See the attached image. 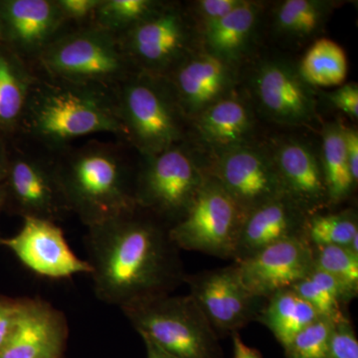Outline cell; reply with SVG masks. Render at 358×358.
Segmentation results:
<instances>
[{"instance_id":"obj_17","label":"cell","mask_w":358,"mask_h":358,"mask_svg":"<svg viewBox=\"0 0 358 358\" xmlns=\"http://www.w3.org/2000/svg\"><path fill=\"white\" fill-rule=\"evenodd\" d=\"M67 319L48 301L20 299L13 327L0 358H64Z\"/></svg>"},{"instance_id":"obj_20","label":"cell","mask_w":358,"mask_h":358,"mask_svg":"<svg viewBox=\"0 0 358 358\" xmlns=\"http://www.w3.org/2000/svg\"><path fill=\"white\" fill-rule=\"evenodd\" d=\"M308 218L307 214L285 195L250 211L240 231L234 262L278 242L306 237Z\"/></svg>"},{"instance_id":"obj_40","label":"cell","mask_w":358,"mask_h":358,"mask_svg":"<svg viewBox=\"0 0 358 358\" xmlns=\"http://www.w3.org/2000/svg\"><path fill=\"white\" fill-rule=\"evenodd\" d=\"M9 159L7 157L6 145L0 138V185L4 182L6 178L7 171H8Z\"/></svg>"},{"instance_id":"obj_5","label":"cell","mask_w":358,"mask_h":358,"mask_svg":"<svg viewBox=\"0 0 358 358\" xmlns=\"http://www.w3.org/2000/svg\"><path fill=\"white\" fill-rule=\"evenodd\" d=\"M121 310L141 338L171 357L223 358L217 333L189 294H164Z\"/></svg>"},{"instance_id":"obj_3","label":"cell","mask_w":358,"mask_h":358,"mask_svg":"<svg viewBox=\"0 0 358 358\" xmlns=\"http://www.w3.org/2000/svg\"><path fill=\"white\" fill-rule=\"evenodd\" d=\"M54 167L70 212L87 227L136 207L134 178L114 148L88 145Z\"/></svg>"},{"instance_id":"obj_30","label":"cell","mask_w":358,"mask_h":358,"mask_svg":"<svg viewBox=\"0 0 358 358\" xmlns=\"http://www.w3.org/2000/svg\"><path fill=\"white\" fill-rule=\"evenodd\" d=\"M159 3L154 0H102L93 16L94 25L119 36Z\"/></svg>"},{"instance_id":"obj_16","label":"cell","mask_w":358,"mask_h":358,"mask_svg":"<svg viewBox=\"0 0 358 358\" xmlns=\"http://www.w3.org/2000/svg\"><path fill=\"white\" fill-rule=\"evenodd\" d=\"M7 203L22 217L60 220L70 212L54 164L34 157L9 160L4 180Z\"/></svg>"},{"instance_id":"obj_7","label":"cell","mask_w":358,"mask_h":358,"mask_svg":"<svg viewBox=\"0 0 358 358\" xmlns=\"http://www.w3.org/2000/svg\"><path fill=\"white\" fill-rule=\"evenodd\" d=\"M117 39L136 72L159 77H166L199 44V31L189 13L162 2Z\"/></svg>"},{"instance_id":"obj_32","label":"cell","mask_w":358,"mask_h":358,"mask_svg":"<svg viewBox=\"0 0 358 358\" xmlns=\"http://www.w3.org/2000/svg\"><path fill=\"white\" fill-rule=\"evenodd\" d=\"M333 324L320 317L305 327L285 346L287 358H329Z\"/></svg>"},{"instance_id":"obj_11","label":"cell","mask_w":358,"mask_h":358,"mask_svg":"<svg viewBox=\"0 0 358 358\" xmlns=\"http://www.w3.org/2000/svg\"><path fill=\"white\" fill-rule=\"evenodd\" d=\"M189 296L197 303L215 331L237 333L257 322L266 300L245 289L235 264L199 274L186 275Z\"/></svg>"},{"instance_id":"obj_25","label":"cell","mask_w":358,"mask_h":358,"mask_svg":"<svg viewBox=\"0 0 358 358\" xmlns=\"http://www.w3.org/2000/svg\"><path fill=\"white\" fill-rule=\"evenodd\" d=\"M334 2L327 0H285L273 11V30L289 41H307L324 29Z\"/></svg>"},{"instance_id":"obj_19","label":"cell","mask_w":358,"mask_h":358,"mask_svg":"<svg viewBox=\"0 0 358 358\" xmlns=\"http://www.w3.org/2000/svg\"><path fill=\"white\" fill-rule=\"evenodd\" d=\"M65 22L56 1H0V44L24 59L39 57Z\"/></svg>"},{"instance_id":"obj_42","label":"cell","mask_w":358,"mask_h":358,"mask_svg":"<svg viewBox=\"0 0 358 358\" xmlns=\"http://www.w3.org/2000/svg\"><path fill=\"white\" fill-rule=\"evenodd\" d=\"M6 187H4V183L0 185V213H1L2 209L6 206Z\"/></svg>"},{"instance_id":"obj_39","label":"cell","mask_w":358,"mask_h":358,"mask_svg":"<svg viewBox=\"0 0 358 358\" xmlns=\"http://www.w3.org/2000/svg\"><path fill=\"white\" fill-rule=\"evenodd\" d=\"M233 334V345H234V357L233 358H262L260 352L255 348H250L242 341L238 333Z\"/></svg>"},{"instance_id":"obj_12","label":"cell","mask_w":358,"mask_h":358,"mask_svg":"<svg viewBox=\"0 0 358 358\" xmlns=\"http://www.w3.org/2000/svg\"><path fill=\"white\" fill-rule=\"evenodd\" d=\"M207 173L246 214L284 195L272 155L252 143L216 155Z\"/></svg>"},{"instance_id":"obj_9","label":"cell","mask_w":358,"mask_h":358,"mask_svg":"<svg viewBox=\"0 0 358 358\" xmlns=\"http://www.w3.org/2000/svg\"><path fill=\"white\" fill-rule=\"evenodd\" d=\"M247 214L208 173L180 220L169 228L179 250L234 260Z\"/></svg>"},{"instance_id":"obj_34","label":"cell","mask_w":358,"mask_h":358,"mask_svg":"<svg viewBox=\"0 0 358 358\" xmlns=\"http://www.w3.org/2000/svg\"><path fill=\"white\" fill-rule=\"evenodd\" d=\"M329 358H358V341L350 317L334 322Z\"/></svg>"},{"instance_id":"obj_35","label":"cell","mask_w":358,"mask_h":358,"mask_svg":"<svg viewBox=\"0 0 358 358\" xmlns=\"http://www.w3.org/2000/svg\"><path fill=\"white\" fill-rule=\"evenodd\" d=\"M327 100L336 109L341 110L352 120L358 117V86L357 83H348L327 93Z\"/></svg>"},{"instance_id":"obj_22","label":"cell","mask_w":358,"mask_h":358,"mask_svg":"<svg viewBox=\"0 0 358 358\" xmlns=\"http://www.w3.org/2000/svg\"><path fill=\"white\" fill-rule=\"evenodd\" d=\"M262 15V3L246 0L199 33L200 48L238 66L251 50Z\"/></svg>"},{"instance_id":"obj_6","label":"cell","mask_w":358,"mask_h":358,"mask_svg":"<svg viewBox=\"0 0 358 358\" xmlns=\"http://www.w3.org/2000/svg\"><path fill=\"white\" fill-rule=\"evenodd\" d=\"M38 59L52 80L64 83L109 89L131 74L117 35L95 25L56 37Z\"/></svg>"},{"instance_id":"obj_21","label":"cell","mask_w":358,"mask_h":358,"mask_svg":"<svg viewBox=\"0 0 358 358\" xmlns=\"http://www.w3.org/2000/svg\"><path fill=\"white\" fill-rule=\"evenodd\" d=\"M192 122L200 143L215 155L251 145L255 129L253 106L235 91L200 113Z\"/></svg>"},{"instance_id":"obj_24","label":"cell","mask_w":358,"mask_h":358,"mask_svg":"<svg viewBox=\"0 0 358 358\" xmlns=\"http://www.w3.org/2000/svg\"><path fill=\"white\" fill-rule=\"evenodd\" d=\"M317 319L320 317L315 308L289 288L268 296L257 322L267 327L285 348Z\"/></svg>"},{"instance_id":"obj_1","label":"cell","mask_w":358,"mask_h":358,"mask_svg":"<svg viewBox=\"0 0 358 358\" xmlns=\"http://www.w3.org/2000/svg\"><path fill=\"white\" fill-rule=\"evenodd\" d=\"M169 228L138 206L90 226L84 241L96 298L122 308L183 284L180 250Z\"/></svg>"},{"instance_id":"obj_2","label":"cell","mask_w":358,"mask_h":358,"mask_svg":"<svg viewBox=\"0 0 358 358\" xmlns=\"http://www.w3.org/2000/svg\"><path fill=\"white\" fill-rule=\"evenodd\" d=\"M22 122L35 138L59 148L89 134L124 136L115 96L102 87L35 82Z\"/></svg>"},{"instance_id":"obj_27","label":"cell","mask_w":358,"mask_h":358,"mask_svg":"<svg viewBox=\"0 0 358 358\" xmlns=\"http://www.w3.org/2000/svg\"><path fill=\"white\" fill-rule=\"evenodd\" d=\"M296 66L301 78L313 88L341 86L348 72L345 51L329 38L315 40Z\"/></svg>"},{"instance_id":"obj_8","label":"cell","mask_w":358,"mask_h":358,"mask_svg":"<svg viewBox=\"0 0 358 358\" xmlns=\"http://www.w3.org/2000/svg\"><path fill=\"white\" fill-rule=\"evenodd\" d=\"M208 173L182 143L154 155L134 176L136 206L173 226L185 215Z\"/></svg>"},{"instance_id":"obj_36","label":"cell","mask_w":358,"mask_h":358,"mask_svg":"<svg viewBox=\"0 0 358 358\" xmlns=\"http://www.w3.org/2000/svg\"><path fill=\"white\" fill-rule=\"evenodd\" d=\"M102 0H57L59 10L64 20H83L93 17Z\"/></svg>"},{"instance_id":"obj_31","label":"cell","mask_w":358,"mask_h":358,"mask_svg":"<svg viewBox=\"0 0 358 358\" xmlns=\"http://www.w3.org/2000/svg\"><path fill=\"white\" fill-rule=\"evenodd\" d=\"M313 264L327 273L357 298L358 294V255L348 247L312 246Z\"/></svg>"},{"instance_id":"obj_13","label":"cell","mask_w":358,"mask_h":358,"mask_svg":"<svg viewBox=\"0 0 358 358\" xmlns=\"http://www.w3.org/2000/svg\"><path fill=\"white\" fill-rule=\"evenodd\" d=\"M0 244L39 277L63 280L93 272L88 261L70 248L62 229L53 221L23 217L21 229L13 237L0 239Z\"/></svg>"},{"instance_id":"obj_14","label":"cell","mask_w":358,"mask_h":358,"mask_svg":"<svg viewBox=\"0 0 358 358\" xmlns=\"http://www.w3.org/2000/svg\"><path fill=\"white\" fill-rule=\"evenodd\" d=\"M167 83L186 120L235 91L238 66L199 48L186 56L169 74Z\"/></svg>"},{"instance_id":"obj_26","label":"cell","mask_w":358,"mask_h":358,"mask_svg":"<svg viewBox=\"0 0 358 358\" xmlns=\"http://www.w3.org/2000/svg\"><path fill=\"white\" fill-rule=\"evenodd\" d=\"M320 157L329 194V207L336 206L350 199L357 186L350 171L341 122H331L324 124Z\"/></svg>"},{"instance_id":"obj_18","label":"cell","mask_w":358,"mask_h":358,"mask_svg":"<svg viewBox=\"0 0 358 358\" xmlns=\"http://www.w3.org/2000/svg\"><path fill=\"white\" fill-rule=\"evenodd\" d=\"M282 193L308 216L329 207L319 152L300 140L282 141L272 152Z\"/></svg>"},{"instance_id":"obj_29","label":"cell","mask_w":358,"mask_h":358,"mask_svg":"<svg viewBox=\"0 0 358 358\" xmlns=\"http://www.w3.org/2000/svg\"><path fill=\"white\" fill-rule=\"evenodd\" d=\"M357 235V212L352 208L313 214L308 216L306 226V237L312 246L348 247Z\"/></svg>"},{"instance_id":"obj_15","label":"cell","mask_w":358,"mask_h":358,"mask_svg":"<svg viewBox=\"0 0 358 358\" xmlns=\"http://www.w3.org/2000/svg\"><path fill=\"white\" fill-rule=\"evenodd\" d=\"M234 264L245 289L264 300L282 289L292 288L315 268L312 245L307 237L270 245Z\"/></svg>"},{"instance_id":"obj_10","label":"cell","mask_w":358,"mask_h":358,"mask_svg":"<svg viewBox=\"0 0 358 358\" xmlns=\"http://www.w3.org/2000/svg\"><path fill=\"white\" fill-rule=\"evenodd\" d=\"M253 107L268 121L284 126H313L319 121L315 90L298 66L282 58L259 62L249 80Z\"/></svg>"},{"instance_id":"obj_41","label":"cell","mask_w":358,"mask_h":358,"mask_svg":"<svg viewBox=\"0 0 358 358\" xmlns=\"http://www.w3.org/2000/svg\"><path fill=\"white\" fill-rule=\"evenodd\" d=\"M145 343V350H147V358H173L167 355L164 350H160L159 346L155 345L154 343L148 341L147 338H143Z\"/></svg>"},{"instance_id":"obj_37","label":"cell","mask_w":358,"mask_h":358,"mask_svg":"<svg viewBox=\"0 0 358 358\" xmlns=\"http://www.w3.org/2000/svg\"><path fill=\"white\" fill-rule=\"evenodd\" d=\"M20 305V299H10L0 296V350L6 345L8 338Z\"/></svg>"},{"instance_id":"obj_4","label":"cell","mask_w":358,"mask_h":358,"mask_svg":"<svg viewBox=\"0 0 358 358\" xmlns=\"http://www.w3.org/2000/svg\"><path fill=\"white\" fill-rule=\"evenodd\" d=\"M115 96L124 136L143 157L182 143L187 120L166 78L131 73Z\"/></svg>"},{"instance_id":"obj_28","label":"cell","mask_w":358,"mask_h":358,"mask_svg":"<svg viewBox=\"0 0 358 358\" xmlns=\"http://www.w3.org/2000/svg\"><path fill=\"white\" fill-rule=\"evenodd\" d=\"M292 289L315 308L320 317L331 322L348 317L346 306L355 298L338 280L315 268Z\"/></svg>"},{"instance_id":"obj_23","label":"cell","mask_w":358,"mask_h":358,"mask_svg":"<svg viewBox=\"0 0 358 358\" xmlns=\"http://www.w3.org/2000/svg\"><path fill=\"white\" fill-rule=\"evenodd\" d=\"M35 82L24 59L0 44V131L22 122Z\"/></svg>"},{"instance_id":"obj_38","label":"cell","mask_w":358,"mask_h":358,"mask_svg":"<svg viewBox=\"0 0 358 358\" xmlns=\"http://www.w3.org/2000/svg\"><path fill=\"white\" fill-rule=\"evenodd\" d=\"M343 138L350 162V171L355 182H358V131L352 127H346L343 124Z\"/></svg>"},{"instance_id":"obj_33","label":"cell","mask_w":358,"mask_h":358,"mask_svg":"<svg viewBox=\"0 0 358 358\" xmlns=\"http://www.w3.org/2000/svg\"><path fill=\"white\" fill-rule=\"evenodd\" d=\"M245 1L246 0H199L193 2L189 14L199 34L204 28L222 20Z\"/></svg>"}]
</instances>
